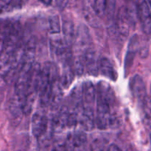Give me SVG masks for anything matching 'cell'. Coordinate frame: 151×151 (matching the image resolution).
I'll return each instance as SVG.
<instances>
[{
    "instance_id": "obj_3",
    "label": "cell",
    "mask_w": 151,
    "mask_h": 151,
    "mask_svg": "<svg viewBox=\"0 0 151 151\" xmlns=\"http://www.w3.org/2000/svg\"><path fill=\"white\" fill-rule=\"evenodd\" d=\"M136 11L142 29L145 35L151 34V10L147 0H137Z\"/></svg>"
},
{
    "instance_id": "obj_24",
    "label": "cell",
    "mask_w": 151,
    "mask_h": 151,
    "mask_svg": "<svg viewBox=\"0 0 151 151\" xmlns=\"http://www.w3.org/2000/svg\"><path fill=\"white\" fill-rule=\"evenodd\" d=\"M69 0H55V2L57 6H58L60 8H64L67 4Z\"/></svg>"
},
{
    "instance_id": "obj_11",
    "label": "cell",
    "mask_w": 151,
    "mask_h": 151,
    "mask_svg": "<svg viewBox=\"0 0 151 151\" xmlns=\"http://www.w3.org/2000/svg\"><path fill=\"white\" fill-rule=\"evenodd\" d=\"M74 41L81 47H88L90 44V35L85 25H80L75 32Z\"/></svg>"
},
{
    "instance_id": "obj_18",
    "label": "cell",
    "mask_w": 151,
    "mask_h": 151,
    "mask_svg": "<svg viewBox=\"0 0 151 151\" xmlns=\"http://www.w3.org/2000/svg\"><path fill=\"white\" fill-rule=\"evenodd\" d=\"M49 29L52 34H58L60 32V24L58 16H51L49 19Z\"/></svg>"
},
{
    "instance_id": "obj_30",
    "label": "cell",
    "mask_w": 151,
    "mask_h": 151,
    "mask_svg": "<svg viewBox=\"0 0 151 151\" xmlns=\"http://www.w3.org/2000/svg\"><path fill=\"white\" fill-rule=\"evenodd\" d=\"M125 1H131V0H125Z\"/></svg>"
},
{
    "instance_id": "obj_16",
    "label": "cell",
    "mask_w": 151,
    "mask_h": 151,
    "mask_svg": "<svg viewBox=\"0 0 151 151\" xmlns=\"http://www.w3.org/2000/svg\"><path fill=\"white\" fill-rule=\"evenodd\" d=\"M71 62H72V64H70L71 67H72L75 75L79 77L82 76L86 70L85 63H84L83 55L76 56L75 58L72 59Z\"/></svg>"
},
{
    "instance_id": "obj_8",
    "label": "cell",
    "mask_w": 151,
    "mask_h": 151,
    "mask_svg": "<svg viewBox=\"0 0 151 151\" xmlns=\"http://www.w3.org/2000/svg\"><path fill=\"white\" fill-rule=\"evenodd\" d=\"M96 91L97 98L107 103L110 106H111L114 103V92L109 84L106 83L104 81H100L97 83Z\"/></svg>"
},
{
    "instance_id": "obj_21",
    "label": "cell",
    "mask_w": 151,
    "mask_h": 151,
    "mask_svg": "<svg viewBox=\"0 0 151 151\" xmlns=\"http://www.w3.org/2000/svg\"><path fill=\"white\" fill-rule=\"evenodd\" d=\"M66 150V142L57 141L53 144L52 151H65Z\"/></svg>"
},
{
    "instance_id": "obj_2",
    "label": "cell",
    "mask_w": 151,
    "mask_h": 151,
    "mask_svg": "<svg viewBox=\"0 0 151 151\" xmlns=\"http://www.w3.org/2000/svg\"><path fill=\"white\" fill-rule=\"evenodd\" d=\"M50 47L53 55L63 65L69 64L72 59L71 46L63 38H55L50 41Z\"/></svg>"
},
{
    "instance_id": "obj_28",
    "label": "cell",
    "mask_w": 151,
    "mask_h": 151,
    "mask_svg": "<svg viewBox=\"0 0 151 151\" xmlns=\"http://www.w3.org/2000/svg\"><path fill=\"white\" fill-rule=\"evenodd\" d=\"M149 102H150V103L151 104V86H150V97H149Z\"/></svg>"
},
{
    "instance_id": "obj_17",
    "label": "cell",
    "mask_w": 151,
    "mask_h": 151,
    "mask_svg": "<svg viewBox=\"0 0 151 151\" xmlns=\"http://www.w3.org/2000/svg\"><path fill=\"white\" fill-rule=\"evenodd\" d=\"M93 9L98 17H103L105 16L106 7V0H94L92 4Z\"/></svg>"
},
{
    "instance_id": "obj_9",
    "label": "cell",
    "mask_w": 151,
    "mask_h": 151,
    "mask_svg": "<svg viewBox=\"0 0 151 151\" xmlns=\"http://www.w3.org/2000/svg\"><path fill=\"white\" fill-rule=\"evenodd\" d=\"M84 63H85L86 69L87 72L92 75H97L99 73L98 71V61L95 52L91 49H86V52L83 55Z\"/></svg>"
},
{
    "instance_id": "obj_12",
    "label": "cell",
    "mask_w": 151,
    "mask_h": 151,
    "mask_svg": "<svg viewBox=\"0 0 151 151\" xmlns=\"http://www.w3.org/2000/svg\"><path fill=\"white\" fill-rule=\"evenodd\" d=\"M75 73L69 64L63 65V72L58 78V83L62 88H68L75 78Z\"/></svg>"
},
{
    "instance_id": "obj_25",
    "label": "cell",
    "mask_w": 151,
    "mask_h": 151,
    "mask_svg": "<svg viewBox=\"0 0 151 151\" xmlns=\"http://www.w3.org/2000/svg\"><path fill=\"white\" fill-rule=\"evenodd\" d=\"M108 151H122V150H121L117 146L115 145H110L109 147V150H108Z\"/></svg>"
},
{
    "instance_id": "obj_29",
    "label": "cell",
    "mask_w": 151,
    "mask_h": 151,
    "mask_svg": "<svg viewBox=\"0 0 151 151\" xmlns=\"http://www.w3.org/2000/svg\"><path fill=\"white\" fill-rule=\"evenodd\" d=\"M149 129H150V143H151V127L149 128Z\"/></svg>"
},
{
    "instance_id": "obj_22",
    "label": "cell",
    "mask_w": 151,
    "mask_h": 151,
    "mask_svg": "<svg viewBox=\"0 0 151 151\" xmlns=\"http://www.w3.org/2000/svg\"><path fill=\"white\" fill-rule=\"evenodd\" d=\"M13 0H0V13L7 11L12 7Z\"/></svg>"
},
{
    "instance_id": "obj_10",
    "label": "cell",
    "mask_w": 151,
    "mask_h": 151,
    "mask_svg": "<svg viewBox=\"0 0 151 151\" xmlns=\"http://www.w3.org/2000/svg\"><path fill=\"white\" fill-rule=\"evenodd\" d=\"M98 71L101 75L106 78L116 81L118 78V74L111 62L106 58H102L99 59Z\"/></svg>"
},
{
    "instance_id": "obj_14",
    "label": "cell",
    "mask_w": 151,
    "mask_h": 151,
    "mask_svg": "<svg viewBox=\"0 0 151 151\" xmlns=\"http://www.w3.org/2000/svg\"><path fill=\"white\" fill-rule=\"evenodd\" d=\"M83 15L86 20L91 24L92 26H95L97 24L98 21L97 17L98 16L96 15L94 9H93L92 4L90 3L89 0H86L83 4Z\"/></svg>"
},
{
    "instance_id": "obj_1",
    "label": "cell",
    "mask_w": 151,
    "mask_h": 151,
    "mask_svg": "<svg viewBox=\"0 0 151 151\" xmlns=\"http://www.w3.org/2000/svg\"><path fill=\"white\" fill-rule=\"evenodd\" d=\"M97 99V110L94 115L95 125L99 129L104 130L111 126L113 122L114 116L111 111V106L103 100Z\"/></svg>"
},
{
    "instance_id": "obj_5",
    "label": "cell",
    "mask_w": 151,
    "mask_h": 151,
    "mask_svg": "<svg viewBox=\"0 0 151 151\" xmlns=\"http://www.w3.org/2000/svg\"><path fill=\"white\" fill-rule=\"evenodd\" d=\"M130 88L136 100L139 104L143 106L147 101V97L145 84L142 78L139 75L132 77L130 80Z\"/></svg>"
},
{
    "instance_id": "obj_6",
    "label": "cell",
    "mask_w": 151,
    "mask_h": 151,
    "mask_svg": "<svg viewBox=\"0 0 151 151\" xmlns=\"http://www.w3.org/2000/svg\"><path fill=\"white\" fill-rule=\"evenodd\" d=\"M49 128L47 117L42 113L37 112L32 118V132L35 137L38 138L47 131Z\"/></svg>"
},
{
    "instance_id": "obj_4",
    "label": "cell",
    "mask_w": 151,
    "mask_h": 151,
    "mask_svg": "<svg viewBox=\"0 0 151 151\" xmlns=\"http://www.w3.org/2000/svg\"><path fill=\"white\" fill-rule=\"evenodd\" d=\"M134 24L132 10L127 7H122L119 10L116 21V29L122 36L126 37L130 31V27Z\"/></svg>"
},
{
    "instance_id": "obj_27",
    "label": "cell",
    "mask_w": 151,
    "mask_h": 151,
    "mask_svg": "<svg viewBox=\"0 0 151 151\" xmlns=\"http://www.w3.org/2000/svg\"><path fill=\"white\" fill-rule=\"evenodd\" d=\"M147 3H148L149 7H150V8L151 10V0H147Z\"/></svg>"
},
{
    "instance_id": "obj_26",
    "label": "cell",
    "mask_w": 151,
    "mask_h": 151,
    "mask_svg": "<svg viewBox=\"0 0 151 151\" xmlns=\"http://www.w3.org/2000/svg\"><path fill=\"white\" fill-rule=\"evenodd\" d=\"M41 1L43 4H46V5H50L52 2V0H39Z\"/></svg>"
},
{
    "instance_id": "obj_13",
    "label": "cell",
    "mask_w": 151,
    "mask_h": 151,
    "mask_svg": "<svg viewBox=\"0 0 151 151\" xmlns=\"http://www.w3.org/2000/svg\"><path fill=\"white\" fill-rule=\"evenodd\" d=\"M11 23L9 21H0V55L7 44Z\"/></svg>"
},
{
    "instance_id": "obj_19",
    "label": "cell",
    "mask_w": 151,
    "mask_h": 151,
    "mask_svg": "<svg viewBox=\"0 0 151 151\" xmlns=\"http://www.w3.org/2000/svg\"><path fill=\"white\" fill-rule=\"evenodd\" d=\"M116 10V0H106L105 15L109 21L113 20Z\"/></svg>"
},
{
    "instance_id": "obj_20",
    "label": "cell",
    "mask_w": 151,
    "mask_h": 151,
    "mask_svg": "<svg viewBox=\"0 0 151 151\" xmlns=\"http://www.w3.org/2000/svg\"><path fill=\"white\" fill-rule=\"evenodd\" d=\"M109 147L104 140L96 139L92 142L91 146V151H108Z\"/></svg>"
},
{
    "instance_id": "obj_7",
    "label": "cell",
    "mask_w": 151,
    "mask_h": 151,
    "mask_svg": "<svg viewBox=\"0 0 151 151\" xmlns=\"http://www.w3.org/2000/svg\"><path fill=\"white\" fill-rule=\"evenodd\" d=\"M83 101L82 106L83 107L94 109V101L97 97L96 88L90 81H86L82 84Z\"/></svg>"
},
{
    "instance_id": "obj_23",
    "label": "cell",
    "mask_w": 151,
    "mask_h": 151,
    "mask_svg": "<svg viewBox=\"0 0 151 151\" xmlns=\"http://www.w3.org/2000/svg\"><path fill=\"white\" fill-rule=\"evenodd\" d=\"M27 1L28 0H13L12 1V7L20 8L22 6L24 5Z\"/></svg>"
},
{
    "instance_id": "obj_15",
    "label": "cell",
    "mask_w": 151,
    "mask_h": 151,
    "mask_svg": "<svg viewBox=\"0 0 151 151\" xmlns=\"http://www.w3.org/2000/svg\"><path fill=\"white\" fill-rule=\"evenodd\" d=\"M63 39L66 41L68 44L71 46V44L74 42L75 35V30L74 27V24L70 20H64L63 23Z\"/></svg>"
}]
</instances>
